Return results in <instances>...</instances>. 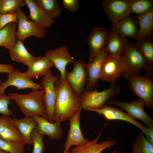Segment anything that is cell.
Wrapping results in <instances>:
<instances>
[{
  "mask_svg": "<svg viewBox=\"0 0 153 153\" xmlns=\"http://www.w3.org/2000/svg\"><path fill=\"white\" fill-rule=\"evenodd\" d=\"M55 86L56 98L54 120L61 123L80 109L79 97L71 88L66 79L60 78L55 82Z\"/></svg>",
  "mask_w": 153,
  "mask_h": 153,
  "instance_id": "6da1fadb",
  "label": "cell"
},
{
  "mask_svg": "<svg viewBox=\"0 0 153 153\" xmlns=\"http://www.w3.org/2000/svg\"><path fill=\"white\" fill-rule=\"evenodd\" d=\"M44 93L42 89L33 90L26 94L10 93L8 95L25 117H32L38 115L48 120L43 103Z\"/></svg>",
  "mask_w": 153,
  "mask_h": 153,
  "instance_id": "7a4b0ae2",
  "label": "cell"
},
{
  "mask_svg": "<svg viewBox=\"0 0 153 153\" xmlns=\"http://www.w3.org/2000/svg\"><path fill=\"white\" fill-rule=\"evenodd\" d=\"M121 92L120 86L116 82L101 91H98L97 88L90 91L84 90L79 96L80 108L86 110L100 109Z\"/></svg>",
  "mask_w": 153,
  "mask_h": 153,
  "instance_id": "3957f363",
  "label": "cell"
},
{
  "mask_svg": "<svg viewBox=\"0 0 153 153\" xmlns=\"http://www.w3.org/2000/svg\"><path fill=\"white\" fill-rule=\"evenodd\" d=\"M125 64V69L123 75L128 79L140 74L142 69L147 72L153 73V68L150 67L144 58L135 47L134 44L128 42L124 52L122 55Z\"/></svg>",
  "mask_w": 153,
  "mask_h": 153,
  "instance_id": "277c9868",
  "label": "cell"
},
{
  "mask_svg": "<svg viewBox=\"0 0 153 153\" xmlns=\"http://www.w3.org/2000/svg\"><path fill=\"white\" fill-rule=\"evenodd\" d=\"M153 73L147 72L131 77L128 80L129 88L138 98L144 102L145 105L153 109Z\"/></svg>",
  "mask_w": 153,
  "mask_h": 153,
  "instance_id": "5b68a950",
  "label": "cell"
},
{
  "mask_svg": "<svg viewBox=\"0 0 153 153\" xmlns=\"http://www.w3.org/2000/svg\"><path fill=\"white\" fill-rule=\"evenodd\" d=\"M60 78L59 75L54 76L50 69L46 72L41 80V84L44 91V105L48 116V120L51 122L54 121L56 98L55 83Z\"/></svg>",
  "mask_w": 153,
  "mask_h": 153,
  "instance_id": "8992f818",
  "label": "cell"
},
{
  "mask_svg": "<svg viewBox=\"0 0 153 153\" xmlns=\"http://www.w3.org/2000/svg\"><path fill=\"white\" fill-rule=\"evenodd\" d=\"M18 27L16 32L17 40L24 41L28 37L34 36L41 39L44 38L47 31L44 28L27 17L21 8L16 10Z\"/></svg>",
  "mask_w": 153,
  "mask_h": 153,
  "instance_id": "52a82bcc",
  "label": "cell"
},
{
  "mask_svg": "<svg viewBox=\"0 0 153 153\" xmlns=\"http://www.w3.org/2000/svg\"><path fill=\"white\" fill-rule=\"evenodd\" d=\"M125 67L122 55L109 54L103 61L99 80L111 84L115 83L123 75Z\"/></svg>",
  "mask_w": 153,
  "mask_h": 153,
  "instance_id": "ba28073f",
  "label": "cell"
},
{
  "mask_svg": "<svg viewBox=\"0 0 153 153\" xmlns=\"http://www.w3.org/2000/svg\"><path fill=\"white\" fill-rule=\"evenodd\" d=\"M110 105L119 107L127 112L131 117L137 118L144 123L146 127L153 128V118L145 112L144 109V102L140 98L128 103L112 99L106 102Z\"/></svg>",
  "mask_w": 153,
  "mask_h": 153,
  "instance_id": "9c48e42d",
  "label": "cell"
},
{
  "mask_svg": "<svg viewBox=\"0 0 153 153\" xmlns=\"http://www.w3.org/2000/svg\"><path fill=\"white\" fill-rule=\"evenodd\" d=\"M109 54L106 46L99 52L92 61L85 63L87 80L84 90L90 91L98 88L97 82L103 64Z\"/></svg>",
  "mask_w": 153,
  "mask_h": 153,
  "instance_id": "30bf717a",
  "label": "cell"
},
{
  "mask_svg": "<svg viewBox=\"0 0 153 153\" xmlns=\"http://www.w3.org/2000/svg\"><path fill=\"white\" fill-rule=\"evenodd\" d=\"M73 63V70L66 72V79L73 90L79 97L84 89L87 75L83 60L78 59L75 60Z\"/></svg>",
  "mask_w": 153,
  "mask_h": 153,
  "instance_id": "8fae6325",
  "label": "cell"
},
{
  "mask_svg": "<svg viewBox=\"0 0 153 153\" xmlns=\"http://www.w3.org/2000/svg\"><path fill=\"white\" fill-rule=\"evenodd\" d=\"M7 74V79L0 86V94L5 93L6 89L10 86H14L18 90L27 88L31 89L33 90L43 89L41 84L34 82L24 73L17 69H14L10 73Z\"/></svg>",
  "mask_w": 153,
  "mask_h": 153,
  "instance_id": "7c38bea8",
  "label": "cell"
},
{
  "mask_svg": "<svg viewBox=\"0 0 153 153\" xmlns=\"http://www.w3.org/2000/svg\"><path fill=\"white\" fill-rule=\"evenodd\" d=\"M82 109H80L69 119V129L65 141L62 153H67L73 146H78L89 142L83 135L80 125V117Z\"/></svg>",
  "mask_w": 153,
  "mask_h": 153,
  "instance_id": "4fadbf2b",
  "label": "cell"
},
{
  "mask_svg": "<svg viewBox=\"0 0 153 153\" xmlns=\"http://www.w3.org/2000/svg\"><path fill=\"white\" fill-rule=\"evenodd\" d=\"M101 5L113 24L130 16L131 13L128 0H103Z\"/></svg>",
  "mask_w": 153,
  "mask_h": 153,
  "instance_id": "5bb4252c",
  "label": "cell"
},
{
  "mask_svg": "<svg viewBox=\"0 0 153 153\" xmlns=\"http://www.w3.org/2000/svg\"><path fill=\"white\" fill-rule=\"evenodd\" d=\"M44 56L53 63L60 73V78L66 79V67L69 63H74L75 60L69 51L66 45L48 50Z\"/></svg>",
  "mask_w": 153,
  "mask_h": 153,
  "instance_id": "9a60e30c",
  "label": "cell"
},
{
  "mask_svg": "<svg viewBox=\"0 0 153 153\" xmlns=\"http://www.w3.org/2000/svg\"><path fill=\"white\" fill-rule=\"evenodd\" d=\"M87 110L95 112L99 115L103 116L108 120H120L127 122L140 129L144 134L148 129V127L145 126L143 124L130 117L122 109L111 105H105L99 109H90Z\"/></svg>",
  "mask_w": 153,
  "mask_h": 153,
  "instance_id": "2e32d148",
  "label": "cell"
},
{
  "mask_svg": "<svg viewBox=\"0 0 153 153\" xmlns=\"http://www.w3.org/2000/svg\"><path fill=\"white\" fill-rule=\"evenodd\" d=\"M109 33L104 28L96 27L90 31L88 39L89 50L88 61H93L99 52L106 46Z\"/></svg>",
  "mask_w": 153,
  "mask_h": 153,
  "instance_id": "e0dca14e",
  "label": "cell"
},
{
  "mask_svg": "<svg viewBox=\"0 0 153 153\" xmlns=\"http://www.w3.org/2000/svg\"><path fill=\"white\" fill-rule=\"evenodd\" d=\"M32 117L37 123L36 127L40 133L48 136L51 140H60L62 138L63 131L60 122L55 121L54 123L49 122L48 119L38 115Z\"/></svg>",
  "mask_w": 153,
  "mask_h": 153,
  "instance_id": "ac0fdd59",
  "label": "cell"
},
{
  "mask_svg": "<svg viewBox=\"0 0 153 153\" xmlns=\"http://www.w3.org/2000/svg\"><path fill=\"white\" fill-rule=\"evenodd\" d=\"M102 131L92 141L82 145L72 147L67 153H101L103 150L114 145L116 141L106 140L98 142Z\"/></svg>",
  "mask_w": 153,
  "mask_h": 153,
  "instance_id": "d6986e66",
  "label": "cell"
},
{
  "mask_svg": "<svg viewBox=\"0 0 153 153\" xmlns=\"http://www.w3.org/2000/svg\"><path fill=\"white\" fill-rule=\"evenodd\" d=\"M0 139L7 142L22 141V136L9 116H0Z\"/></svg>",
  "mask_w": 153,
  "mask_h": 153,
  "instance_id": "ffe728a7",
  "label": "cell"
},
{
  "mask_svg": "<svg viewBox=\"0 0 153 153\" xmlns=\"http://www.w3.org/2000/svg\"><path fill=\"white\" fill-rule=\"evenodd\" d=\"M138 22L130 16L112 25L111 31L124 37H129L136 40L138 35Z\"/></svg>",
  "mask_w": 153,
  "mask_h": 153,
  "instance_id": "44dd1931",
  "label": "cell"
},
{
  "mask_svg": "<svg viewBox=\"0 0 153 153\" xmlns=\"http://www.w3.org/2000/svg\"><path fill=\"white\" fill-rule=\"evenodd\" d=\"M25 0L29 10V19L45 28L50 27L54 23V19L48 16L35 1Z\"/></svg>",
  "mask_w": 153,
  "mask_h": 153,
  "instance_id": "7402d4cb",
  "label": "cell"
},
{
  "mask_svg": "<svg viewBox=\"0 0 153 153\" xmlns=\"http://www.w3.org/2000/svg\"><path fill=\"white\" fill-rule=\"evenodd\" d=\"M139 26V33L136 40H152L153 38V9L141 15L134 17Z\"/></svg>",
  "mask_w": 153,
  "mask_h": 153,
  "instance_id": "603a6c76",
  "label": "cell"
},
{
  "mask_svg": "<svg viewBox=\"0 0 153 153\" xmlns=\"http://www.w3.org/2000/svg\"><path fill=\"white\" fill-rule=\"evenodd\" d=\"M54 65L46 56L36 57L35 60L28 66L27 70L24 73L32 79L38 78L43 76L46 72Z\"/></svg>",
  "mask_w": 153,
  "mask_h": 153,
  "instance_id": "cb8c5ba5",
  "label": "cell"
},
{
  "mask_svg": "<svg viewBox=\"0 0 153 153\" xmlns=\"http://www.w3.org/2000/svg\"><path fill=\"white\" fill-rule=\"evenodd\" d=\"M11 60L29 66L36 57L31 54L25 47L24 42L17 40L14 46L8 50Z\"/></svg>",
  "mask_w": 153,
  "mask_h": 153,
  "instance_id": "d4e9b609",
  "label": "cell"
},
{
  "mask_svg": "<svg viewBox=\"0 0 153 153\" xmlns=\"http://www.w3.org/2000/svg\"><path fill=\"white\" fill-rule=\"evenodd\" d=\"M128 42L126 38L111 31L109 34L106 48L109 54L122 55Z\"/></svg>",
  "mask_w": 153,
  "mask_h": 153,
  "instance_id": "484cf974",
  "label": "cell"
},
{
  "mask_svg": "<svg viewBox=\"0 0 153 153\" xmlns=\"http://www.w3.org/2000/svg\"><path fill=\"white\" fill-rule=\"evenodd\" d=\"M15 126L22 135L26 144L32 145L31 134L33 130L37 125L36 121L33 117H25L20 119L14 117Z\"/></svg>",
  "mask_w": 153,
  "mask_h": 153,
  "instance_id": "4316f807",
  "label": "cell"
},
{
  "mask_svg": "<svg viewBox=\"0 0 153 153\" xmlns=\"http://www.w3.org/2000/svg\"><path fill=\"white\" fill-rule=\"evenodd\" d=\"M17 23L11 22L0 30V46L5 47L8 50L16 43V32Z\"/></svg>",
  "mask_w": 153,
  "mask_h": 153,
  "instance_id": "83f0119b",
  "label": "cell"
},
{
  "mask_svg": "<svg viewBox=\"0 0 153 153\" xmlns=\"http://www.w3.org/2000/svg\"><path fill=\"white\" fill-rule=\"evenodd\" d=\"M41 9L51 18L54 19L61 15L62 7L57 0H36Z\"/></svg>",
  "mask_w": 153,
  "mask_h": 153,
  "instance_id": "f1b7e54d",
  "label": "cell"
},
{
  "mask_svg": "<svg viewBox=\"0 0 153 153\" xmlns=\"http://www.w3.org/2000/svg\"><path fill=\"white\" fill-rule=\"evenodd\" d=\"M134 45L149 66L153 68V42L152 40H136Z\"/></svg>",
  "mask_w": 153,
  "mask_h": 153,
  "instance_id": "f546056e",
  "label": "cell"
},
{
  "mask_svg": "<svg viewBox=\"0 0 153 153\" xmlns=\"http://www.w3.org/2000/svg\"><path fill=\"white\" fill-rule=\"evenodd\" d=\"M132 147V153H153V145L149 142L142 131L138 134Z\"/></svg>",
  "mask_w": 153,
  "mask_h": 153,
  "instance_id": "4dcf8cb0",
  "label": "cell"
},
{
  "mask_svg": "<svg viewBox=\"0 0 153 153\" xmlns=\"http://www.w3.org/2000/svg\"><path fill=\"white\" fill-rule=\"evenodd\" d=\"M131 13L137 15L145 14L153 9L152 0H128Z\"/></svg>",
  "mask_w": 153,
  "mask_h": 153,
  "instance_id": "1f68e13d",
  "label": "cell"
},
{
  "mask_svg": "<svg viewBox=\"0 0 153 153\" xmlns=\"http://www.w3.org/2000/svg\"><path fill=\"white\" fill-rule=\"evenodd\" d=\"M26 5L25 0H0V14L16 12Z\"/></svg>",
  "mask_w": 153,
  "mask_h": 153,
  "instance_id": "d6a6232c",
  "label": "cell"
},
{
  "mask_svg": "<svg viewBox=\"0 0 153 153\" xmlns=\"http://www.w3.org/2000/svg\"><path fill=\"white\" fill-rule=\"evenodd\" d=\"M24 141L7 142L0 139V149L10 153H24L26 144Z\"/></svg>",
  "mask_w": 153,
  "mask_h": 153,
  "instance_id": "836d02e7",
  "label": "cell"
},
{
  "mask_svg": "<svg viewBox=\"0 0 153 153\" xmlns=\"http://www.w3.org/2000/svg\"><path fill=\"white\" fill-rule=\"evenodd\" d=\"M44 135L40 133L35 128L32 131L31 138L33 145L32 153H43L44 150Z\"/></svg>",
  "mask_w": 153,
  "mask_h": 153,
  "instance_id": "e575fe53",
  "label": "cell"
},
{
  "mask_svg": "<svg viewBox=\"0 0 153 153\" xmlns=\"http://www.w3.org/2000/svg\"><path fill=\"white\" fill-rule=\"evenodd\" d=\"M10 99L8 95L0 94V113L2 115L10 116L12 114V110L9 109L8 105L11 104Z\"/></svg>",
  "mask_w": 153,
  "mask_h": 153,
  "instance_id": "d590c367",
  "label": "cell"
},
{
  "mask_svg": "<svg viewBox=\"0 0 153 153\" xmlns=\"http://www.w3.org/2000/svg\"><path fill=\"white\" fill-rule=\"evenodd\" d=\"M11 22L17 23V14L16 12L0 14V30Z\"/></svg>",
  "mask_w": 153,
  "mask_h": 153,
  "instance_id": "8d00e7d4",
  "label": "cell"
},
{
  "mask_svg": "<svg viewBox=\"0 0 153 153\" xmlns=\"http://www.w3.org/2000/svg\"><path fill=\"white\" fill-rule=\"evenodd\" d=\"M63 7L71 12H75L78 9L80 4L78 0H63Z\"/></svg>",
  "mask_w": 153,
  "mask_h": 153,
  "instance_id": "74e56055",
  "label": "cell"
},
{
  "mask_svg": "<svg viewBox=\"0 0 153 153\" xmlns=\"http://www.w3.org/2000/svg\"><path fill=\"white\" fill-rule=\"evenodd\" d=\"M14 69L13 66L11 64H5L0 63V73H10Z\"/></svg>",
  "mask_w": 153,
  "mask_h": 153,
  "instance_id": "f35d334b",
  "label": "cell"
},
{
  "mask_svg": "<svg viewBox=\"0 0 153 153\" xmlns=\"http://www.w3.org/2000/svg\"><path fill=\"white\" fill-rule=\"evenodd\" d=\"M0 153H9L8 152L0 149Z\"/></svg>",
  "mask_w": 153,
  "mask_h": 153,
  "instance_id": "ab89813d",
  "label": "cell"
},
{
  "mask_svg": "<svg viewBox=\"0 0 153 153\" xmlns=\"http://www.w3.org/2000/svg\"><path fill=\"white\" fill-rule=\"evenodd\" d=\"M2 82V81L1 80H0V86L1 85Z\"/></svg>",
  "mask_w": 153,
  "mask_h": 153,
  "instance_id": "60d3db41",
  "label": "cell"
},
{
  "mask_svg": "<svg viewBox=\"0 0 153 153\" xmlns=\"http://www.w3.org/2000/svg\"><path fill=\"white\" fill-rule=\"evenodd\" d=\"M112 153H117L116 151H114Z\"/></svg>",
  "mask_w": 153,
  "mask_h": 153,
  "instance_id": "b9f144b4",
  "label": "cell"
}]
</instances>
